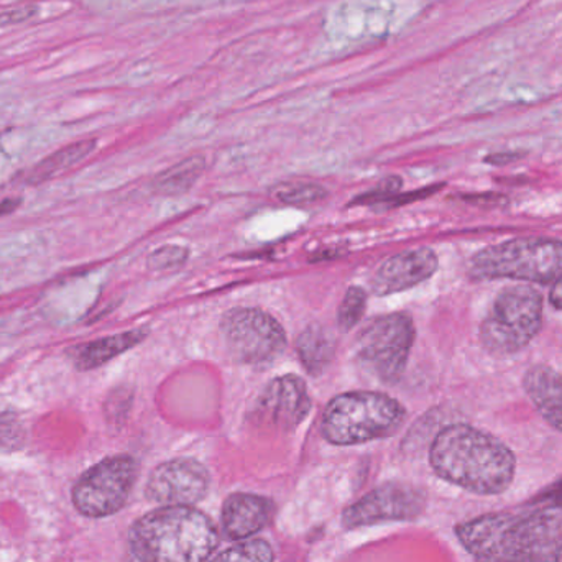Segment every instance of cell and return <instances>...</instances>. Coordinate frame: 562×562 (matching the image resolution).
Instances as JSON below:
<instances>
[{
	"mask_svg": "<svg viewBox=\"0 0 562 562\" xmlns=\"http://www.w3.org/2000/svg\"><path fill=\"white\" fill-rule=\"evenodd\" d=\"M276 504L270 498L254 494H233L226 498L221 512L223 533L229 540L256 537L272 521Z\"/></svg>",
	"mask_w": 562,
	"mask_h": 562,
	"instance_id": "obj_14",
	"label": "cell"
},
{
	"mask_svg": "<svg viewBox=\"0 0 562 562\" xmlns=\"http://www.w3.org/2000/svg\"><path fill=\"white\" fill-rule=\"evenodd\" d=\"M273 196L284 204L304 206V204H313L323 200L327 196V193L319 184L306 183V181H290V183L279 184L273 190Z\"/></svg>",
	"mask_w": 562,
	"mask_h": 562,
	"instance_id": "obj_21",
	"label": "cell"
},
{
	"mask_svg": "<svg viewBox=\"0 0 562 562\" xmlns=\"http://www.w3.org/2000/svg\"><path fill=\"white\" fill-rule=\"evenodd\" d=\"M22 439V425L13 415H0V448L13 446Z\"/></svg>",
	"mask_w": 562,
	"mask_h": 562,
	"instance_id": "obj_25",
	"label": "cell"
},
{
	"mask_svg": "<svg viewBox=\"0 0 562 562\" xmlns=\"http://www.w3.org/2000/svg\"><path fill=\"white\" fill-rule=\"evenodd\" d=\"M36 13H38V7L35 5H19L12 7V9L0 10V29L9 25H19V23L33 19Z\"/></svg>",
	"mask_w": 562,
	"mask_h": 562,
	"instance_id": "obj_26",
	"label": "cell"
},
{
	"mask_svg": "<svg viewBox=\"0 0 562 562\" xmlns=\"http://www.w3.org/2000/svg\"><path fill=\"white\" fill-rule=\"evenodd\" d=\"M297 353L304 369L317 376L326 370L334 356V339L323 326L306 327L297 337Z\"/></svg>",
	"mask_w": 562,
	"mask_h": 562,
	"instance_id": "obj_17",
	"label": "cell"
},
{
	"mask_svg": "<svg viewBox=\"0 0 562 562\" xmlns=\"http://www.w3.org/2000/svg\"><path fill=\"white\" fill-rule=\"evenodd\" d=\"M405 416V408L385 393H344L327 405L321 432L330 445H363L392 436Z\"/></svg>",
	"mask_w": 562,
	"mask_h": 562,
	"instance_id": "obj_4",
	"label": "cell"
},
{
	"mask_svg": "<svg viewBox=\"0 0 562 562\" xmlns=\"http://www.w3.org/2000/svg\"><path fill=\"white\" fill-rule=\"evenodd\" d=\"M276 553L266 540H247L234 544L229 550L217 554L210 562H273Z\"/></svg>",
	"mask_w": 562,
	"mask_h": 562,
	"instance_id": "obj_20",
	"label": "cell"
},
{
	"mask_svg": "<svg viewBox=\"0 0 562 562\" xmlns=\"http://www.w3.org/2000/svg\"><path fill=\"white\" fill-rule=\"evenodd\" d=\"M137 472L131 456H112L92 465L72 488L76 510L89 518L117 514L131 497Z\"/></svg>",
	"mask_w": 562,
	"mask_h": 562,
	"instance_id": "obj_8",
	"label": "cell"
},
{
	"mask_svg": "<svg viewBox=\"0 0 562 562\" xmlns=\"http://www.w3.org/2000/svg\"><path fill=\"white\" fill-rule=\"evenodd\" d=\"M415 340V326L406 314H389L366 327L357 342L360 363L382 383L402 379Z\"/></svg>",
	"mask_w": 562,
	"mask_h": 562,
	"instance_id": "obj_7",
	"label": "cell"
},
{
	"mask_svg": "<svg viewBox=\"0 0 562 562\" xmlns=\"http://www.w3.org/2000/svg\"><path fill=\"white\" fill-rule=\"evenodd\" d=\"M145 337H147V330H127V333L114 334V336L102 337V339L76 346L69 352V356H71L76 369L85 372V370L98 369V367L108 363L109 360L122 356L132 347L140 344Z\"/></svg>",
	"mask_w": 562,
	"mask_h": 562,
	"instance_id": "obj_16",
	"label": "cell"
},
{
	"mask_svg": "<svg viewBox=\"0 0 562 562\" xmlns=\"http://www.w3.org/2000/svg\"><path fill=\"white\" fill-rule=\"evenodd\" d=\"M429 461L439 477L474 494H502L514 481V452L494 436L468 425L442 429L432 442Z\"/></svg>",
	"mask_w": 562,
	"mask_h": 562,
	"instance_id": "obj_2",
	"label": "cell"
},
{
	"mask_svg": "<svg viewBox=\"0 0 562 562\" xmlns=\"http://www.w3.org/2000/svg\"><path fill=\"white\" fill-rule=\"evenodd\" d=\"M211 475L194 459H173L151 472L145 487V497L161 507H191L206 497Z\"/></svg>",
	"mask_w": 562,
	"mask_h": 562,
	"instance_id": "obj_11",
	"label": "cell"
},
{
	"mask_svg": "<svg viewBox=\"0 0 562 562\" xmlns=\"http://www.w3.org/2000/svg\"><path fill=\"white\" fill-rule=\"evenodd\" d=\"M220 541L214 521L191 507L158 508L138 518L128 533L140 562H206Z\"/></svg>",
	"mask_w": 562,
	"mask_h": 562,
	"instance_id": "obj_3",
	"label": "cell"
},
{
	"mask_svg": "<svg viewBox=\"0 0 562 562\" xmlns=\"http://www.w3.org/2000/svg\"><path fill=\"white\" fill-rule=\"evenodd\" d=\"M550 301L557 310H562V276L560 279L554 281V286L550 294Z\"/></svg>",
	"mask_w": 562,
	"mask_h": 562,
	"instance_id": "obj_28",
	"label": "cell"
},
{
	"mask_svg": "<svg viewBox=\"0 0 562 562\" xmlns=\"http://www.w3.org/2000/svg\"><path fill=\"white\" fill-rule=\"evenodd\" d=\"M400 188H402V180L396 177H389L386 180H383L379 187L373 188L370 193L359 198V201H362L360 204L383 203V201H389L390 198L398 193Z\"/></svg>",
	"mask_w": 562,
	"mask_h": 562,
	"instance_id": "obj_24",
	"label": "cell"
},
{
	"mask_svg": "<svg viewBox=\"0 0 562 562\" xmlns=\"http://www.w3.org/2000/svg\"><path fill=\"white\" fill-rule=\"evenodd\" d=\"M20 206V200H5L0 203V216L13 213Z\"/></svg>",
	"mask_w": 562,
	"mask_h": 562,
	"instance_id": "obj_29",
	"label": "cell"
},
{
	"mask_svg": "<svg viewBox=\"0 0 562 562\" xmlns=\"http://www.w3.org/2000/svg\"><path fill=\"white\" fill-rule=\"evenodd\" d=\"M224 340L244 363L260 366L276 360L286 347V336L276 317L257 307H237L221 323Z\"/></svg>",
	"mask_w": 562,
	"mask_h": 562,
	"instance_id": "obj_9",
	"label": "cell"
},
{
	"mask_svg": "<svg viewBox=\"0 0 562 562\" xmlns=\"http://www.w3.org/2000/svg\"><path fill=\"white\" fill-rule=\"evenodd\" d=\"M203 171L204 158H188L161 173L155 181V190L160 194H170V196L187 193L196 183Z\"/></svg>",
	"mask_w": 562,
	"mask_h": 562,
	"instance_id": "obj_19",
	"label": "cell"
},
{
	"mask_svg": "<svg viewBox=\"0 0 562 562\" xmlns=\"http://www.w3.org/2000/svg\"><path fill=\"white\" fill-rule=\"evenodd\" d=\"M187 250L178 246H165L151 254L148 266L154 270H173L187 262Z\"/></svg>",
	"mask_w": 562,
	"mask_h": 562,
	"instance_id": "obj_23",
	"label": "cell"
},
{
	"mask_svg": "<svg viewBox=\"0 0 562 562\" xmlns=\"http://www.w3.org/2000/svg\"><path fill=\"white\" fill-rule=\"evenodd\" d=\"M456 533L475 562H557L562 510L484 515Z\"/></svg>",
	"mask_w": 562,
	"mask_h": 562,
	"instance_id": "obj_1",
	"label": "cell"
},
{
	"mask_svg": "<svg viewBox=\"0 0 562 562\" xmlns=\"http://www.w3.org/2000/svg\"><path fill=\"white\" fill-rule=\"evenodd\" d=\"M366 306L367 294L362 288L352 286L350 290H347L346 296H344L342 303H340L339 316H337L339 326L344 330L352 329L359 323L363 313H366Z\"/></svg>",
	"mask_w": 562,
	"mask_h": 562,
	"instance_id": "obj_22",
	"label": "cell"
},
{
	"mask_svg": "<svg viewBox=\"0 0 562 562\" xmlns=\"http://www.w3.org/2000/svg\"><path fill=\"white\" fill-rule=\"evenodd\" d=\"M94 147L95 140H81L61 148V150L56 151V154L49 155L48 158H45L42 164L36 165V167L30 171V183H43V181L58 178L59 175L66 173V171L75 168L79 161L85 160L89 154H92Z\"/></svg>",
	"mask_w": 562,
	"mask_h": 562,
	"instance_id": "obj_18",
	"label": "cell"
},
{
	"mask_svg": "<svg viewBox=\"0 0 562 562\" xmlns=\"http://www.w3.org/2000/svg\"><path fill=\"white\" fill-rule=\"evenodd\" d=\"M311 400L303 380L294 375L279 376L263 390L257 403V416L269 426L293 429L306 418Z\"/></svg>",
	"mask_w": 562,
	"mask_h": 562,
	"instance_id": "obj_12",
	"label": "cell"
},
{
	"mask_svg": "<svg viewBox=\"0 0 562 562\" xmlns=\"http://www.w3.org/2000/svg\"><path fill=\"white\" fill-rule=\"evenodd\" d=\"M475 280L512 279L554 283L562 276V243L543 237L514 239L487 247L471 260Z\"/></svg>",
	"mask_w": 562,
	"mask_h": 562,
	"instance_id": "obj_5",
	"label": "cell"
},
{
	"mask_svg": "<svg viewBox=\"0 0 562 562\" xmlns=\"http://www.w3.org/2000/svg\"><path fill=\"white\" fill-rule=\"evenodd\" d=\"M438 270V257L431 249L406 250L382 263L372 279L373 293L379 296L400 293L431 279Z\"/></svg>",
	"mask_w": 562,
	"mask_h": 562,
	"instance_id": "obj_13",
	"label": "cell"
},
{
	"mask_svg": "<svg viewBox=\"0 0 562 562\" xmlns=\"http://www.w3.org/2000/svg\"><path fill=\"white\" fill-rule=\"evenodd\" d=\"M547 492V497L541 498V501H548L554 508L562 510V482L548 488Z\"/></svg>",
	"mask_w": 562,
	"mask_h": 562,
	"instance_id": "obj_27",
	"label": "cell"
},
{
	"mask_svg": "<svg viewBox=\"0 0 562 562\" xmlns=\"http://www.w3.org/2000/svg\"><path fill=\"white\" fill-rule=\"evenodd\" d=\"M543 324V297L528 284L504 288L481 326L485 349L508 356L527 347Z\"/></svg>",
	"mask_w": 562,
	"mask_h": 562,
	"instance_id": "obj_6",
	"label": "cell"
},
{
	"mask_svg": "<svg viewBox=\"0 0 562 562\" xmlns=\"http://www.w3.org/2000/svg\"><path fill=\"white\" fill-rule=\"evenodd\" d=\"M557 562H562V538L560 541V547H558Z\"/></svg>",
	"mask_w": 562,
	"mask_h": 562,
	"instance_id": "obj_30",
	"label": "cell"
},
{
	"mask_svg": "<svg viewBox=\"0 0 562 562\" xmlns=\"http://www.w3.org/2000/svg\"><path fill=\"white\" fill-rule=\"evenodd\" d=\"M425 508V495L406 484H385L346 508L342 525L349 530L390 521H409Z\"/></svg>",
	"mask_w": 562,
	"mask_h": 562,
	"instance_id": "obj_10",
	"label": "cell"
},
{
	"mask_svg": "<svg viewBox=\"0 0 562 562\" xmlns=\"http://www.w3.org/2000/svg\"><path fill=\"white\" fill-rule=\"evenodd\" d=\"M525 390L538 412L553 428L562 431V375L551 367H531L524 379Z\"/></svg>",
	"mask_w": 562,
	"mask_h": 562,
	"instance_id": "obj_15",
	"label": "cell"
}]
</instances>
